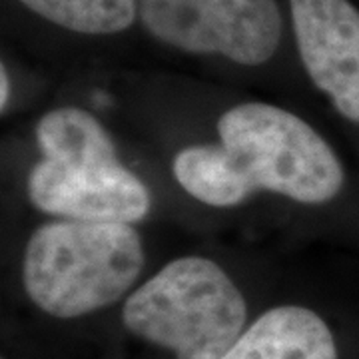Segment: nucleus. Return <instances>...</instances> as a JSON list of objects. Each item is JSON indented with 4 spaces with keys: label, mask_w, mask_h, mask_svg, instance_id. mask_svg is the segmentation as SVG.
I'll return each mask as SVG.
<instances>
[{
    "label": "nucleus",
    "mask_w": 359,
    "mask_h": 359,
    "mask_svg": "<svg viewBox=\"0 0 359 359\" xmlns=\"http://www.w3.org/2000/svg\"><path fill=\"white\" fill-rule=\"evenodd\" d=\"M40 20L78 36L106 39L130 30L138 18V0H16Z\"/></svg>",
    "instance_id": "obj_8"
},
{
    "label": "nucleus",
    "mask_w": 359,
    "mask_h": 359,
    "mask_svg": "<svg viewBox=\"0 0 359 359\" xmlns=\"http://www.w3.org/2000/svg\"><path fill=\"white\" fill-rule=\"evenodd\" d=\"M142 268V240L132 224L58 219L30 236L22 283L36 308L70 320L116 304Z\"/></svg>",
    "instance_id": "obj_2"
},
{
    "label": "nucleus",
    "mask_w": 359,
    "mask_h": 359,
    "mask_svg": "<svg viewBox=\"0 0 359 359\" xmlns=\"http://www.w3.org/2000/svg\"><path fill=\"white\" fill-rule=\"evenodd\" d=\"M11 100V74H8V68L6 65L0 66V108L2 112L6 110Z\"/></svg>",
    "instance_id": "obj_9"
},
{
    "label": "nucleus",
    "mask_w": 359,
    "mask_h": 359,
    "mask_svg": "<svg viewBox=\"0 0 359 359\" xmlns=\"http://www.w3.org/2000/svg\"><path fill=\"white\" fill-rule=\"evenodd\" d=\"M138 18L172 50L240 66L269 62L285 30L278 0H138Z\"/></svg>",
    "instance_id": "obj_4"
},
{
    "label": "nucleus",
    "mask_w": 359,
    "mask_h": 359,
    "mask_svg": "<svg viewBox=\"0 0 359 359\" xmlns=\"http://www.w3.org/2000/svg\"><path fill=\"white\" fill-rule=\"evenodd\" d=\"M26 192L50 216L82 222H140L150 212V194L120 164L116 152L48 160L30 170Z\"/></svg>",
    "instance_id": "obj_5"
},
{
    "label": "nucleus",
    "mask_w": 359,
    "mask_h": 359,
    "mask_svg": "<svg viewBox=\"0 0 359 359\" xmlns=\"http://www.w3.org/2000/svg\"><path fill=\"white\" fill-rule=\"evenodd\" d=\"M219 146H188L174 176L198 202L231 208L271 192L302 204H325L341 192L339 158L299 116L264 102L238 104L218 120Z\"/></svg>",
    "instance_id": "obj_1"
},
{
    "label": "nucleus",
    "mask_w": 359,
    "mask_h": 359,
    "mask_svg": "<svg viewBox=\"0 0 359 359\" xmlns=\"http://www.w3.org/2000/svg\"><path fill=\"white\" fill-rule=\"evenodd\" d=\"M222 359H337L327 323L302 306L262 313Z\"/></svg>",
    "instance_id": "obj_7"
},
{
    "label": "nucleus",
    "mask_w": 359,
    "mask_h": 359,
    "mask_svg": "<svg viewBox=\"0 0 359 359\" xmlns=\"http://www.w3.org/2000/svg\"><path fill=\"white\" fill-rule=\"evenodd\" d=\"M302 65L339 114L359 122V8L351 0H287Z\"/></svg>",
    "instance_id": "obj_6"
},
{
    "label": "nucleus",
    "mask_w": 359,
    "mask_h": 359,
    "mask_svg": "<svg viewBox=\"0 0 359 359\" xmlns=\"http://www.w3.org/2000/svg\"><path fill=\"white\" fill-rule=\"evenodd\" d=\"M242 292L216 262L178 257L130 295L122 321L130 334L176 359H222L244 334Z\"/></svg>",
    "instance_id": "obj_3"
}]
</instances>
